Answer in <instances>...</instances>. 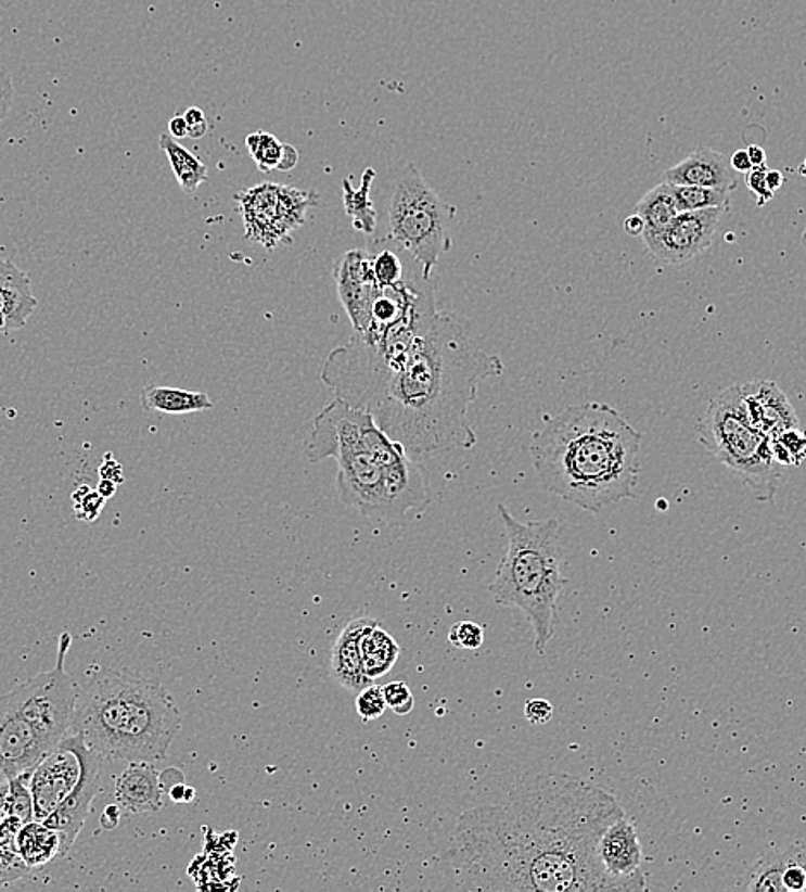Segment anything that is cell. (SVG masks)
<instances>
[{
    "label": "cell",
    "mask_w": 806,
    "mask_h": 892,
    "mask_svg": "<svg viewBox=\"0 0 806 892\" xmlns=\"http://www.w3.org/2000/svg\"><path fill=\"white\" fill-rule=\"evenodd\" d=\"M613 794L565 774H545L457 820L445 864L469 891H619L598 855L625 817Z\"/></svg>",
    "instance_id": "obj_1"
},
{
    "label": "cell",
    "mask_w": 806,
    "mask_h": 892,
    "mask_svg": "<svg viewBox=\"0 0 806 892\" xmlns=\"http://www.w3.org/2000/svg\"><path fill=\"white\" fill-rule=\"evenodd\" d=\"M503 369L500 356L475 344L463 318L438 311L369 412L412 459L471 450L477 434L469 407L481 381Z\"/></svg>",
    "instance_id": "obj_2"
},
{
    "label": "cell",
    "mask_w": 806,
    "mask_h": 892,
    "mask_svg": "<svg viewBox=\"0 0 806 892\" xmlns=\"http://www.w3.org/2000/svg\"><path fill=\"white\" fill-rule=\"evenodd\" d=\"M304 454L312 463L335 459L342 504L374 522L400 527L430 508L424 467L389 438L364 407L333 398L312 419Z\"/></svg>",
    "instance_id": "obj_3"
},
{
    "label": "cell",
    "mask_w": 806,
    "mask_h": 892,
    "mask_svg": "<svg viewBox=\"0 0 806 892\" xmlns=\"http://www.w3.org/2000/svg\"><path fill=\"white\" fill-rule=\"evenodd\" d=\"M642 434L618 410L587 402L549 418L530 443L540 484L568 504L601 512L634 498Z\"/></svg>",
    "instance_id": "obj_4"
},
{
    "label": "cell",
    "mask_w": 806,
    "mask_h": 892,
    "mask_svg": "<svg viewBox=\"0 0 806 892\" xmlns=\"http://www.w3.org/2000/svg\"><path fill=\"white\" fill-rule=\"evenodd\" d=\"M180 726L179 708L161 684L100 670L79 692L71 732L105 759L153 764L167 757Z\"/></svg>",
    "instance_id": "obj_5"
},
{
    "label": "cell",
    "mask_w": 806,
    "mask_h": 892,
    "mask_svg": "<svg viewBox=\"0 0 806 892\" xmlns=\"http://www.w3.org/2000/svg\"><path fill=\"white\" fill-rule=\"evenodd\" d=\"M498 513L507 531L508 546L489 592L500 607L516 608L534 630L539 654L554 637L558 598L566 581L561 575L563 551L556 519L520 522L503 504Z\"/></svg>",
    "instance_id": "obj_6"
},
{
    "label": "cell",
    "mask_w": 806,
    "mask_h": 892,
    "mask_svg": "<svg viewBox=\"0 0 806 892\" xmlns=\"http://www.w3.org/2000/svg\"><path fill=\"white\" fill-rule=\"evenodd\" d=\"M436 313V301H430L400 320L371 321L362 332H354L347 344L330 353L321 368V381L333 390L336 398L371 409L404 368Z\"/></svg>",
    "instance_id": "obj_7"
},
{
    "label": "cell",
    "mask_w": 806,
    "mask_h": 892,
    "mask_svg": "<svg viewBox=\"0 0 806 892\" xmlns=\"http://www.w3.org/2000/svg\"><path fill=\"white\" fill-rule=\"evenodd\" d=\"M700 442L720 463L740 475L757 500H773L782 467L773 462L769 436L745 418L740 386H729L711 402L700 428Z\"/></svg>",
    "instance_id": "obj_8"
},
{
    "label": "cell",
    "mask_w": 806,
    "mask_h": 892,
    "mask_svg": "<svg viewBox=\"0 0 806 892\" xmlns=\"http://www.w3.org/2000/svg\"><path fill=\"white\" fill-rule=\"evenodd\" d=\"M457 208L427 186L418 165L401 168L389 200L385 239L407 251L433 279L434 267L451 246L450 229Z\"/></svg>",
    "instance_id": "obj_9"
},
{
    "label": "cell",
    "mask_w": 806,
    "mask_h": 892,
    "mask_svg": "<svg viewBox=\"0 0 806 892\" xmlns=\"http://www.w3.org/2000/svg\"><path fill=\"white\" fill-rule=\"evenodd\" d=\"M247 241L273 251L292 244V233L306 221L307 209L320 205V194L292 186L263 182L235 194Z\"/></svg>",
    "instance_id": "obj_10"
},
{
    "label": "cell",
    "mask_w": 806,
    "mask_h": 892,
    "mask_svg": "<svg viewBox=\"0 0 806 892\" xmlns=\"http://www.w3.org/2000/svg\"><path fill=\"white\" fill-rule=\"evenodd\" d=\"M85 740L67 732L54 750L38 762L29 773V793L34 800V819H49L64 800L73 793L82 774Z\"/></svg>",
    "instance_id": "obj_11"
},
{
    "label": "cell",
    "mask_w": 806,
    "mask_h": 892,
    "mask_svg": "<svg viewBox=\"0 0 806 892\" xmlns=\"http://www.w3.org/2000/svg\"><path fill=\"white\" fill-rule=\"evenodd\" d=\"M57 741L21 713L8 693L0 696V785L31 773Z\"/></svg>",
    "instance_id": "obj_12"
},
{
    "label": "cell",
    "mask_w": 806,
    "mask_h": 892,
    "mask_svg": "<svg viewBox=\"0 0 806 892\" xmlns=\"http://www.w3.org/2000/svg\"><path fill=\"white\" fill-rule=\"evenodd\" d=\"M726 208L683 212L657 235L643 239L655 258L678 265L696 258L713 246L714 235Z\"/></svg>",
    "instance_id": "obj_13"
},
{
    "label": "cell",
    "mask_w": 806,
    "mask_h": 892,
    "mask_svg": "<svg viewBox=\"0 0 806 892\" xmlns=\"http://www.w3.org/2000/svg\"><path fill=\"white\" fill-rule=\"evenodd\" d=\"M333 279L354 332H362L368 327L371 307L383 291L374 277L369 251L353 250L342 254L333 265Z\"/></svg>",
    "instance_id": "obj_14"
},
{
    "label": "cell",
    "mask_w": 806,
    "mask_h": 892,
    "mask_svg": "<svg viewBox=\"0 0 806 892\" xmlns=\"http://www.w3.org/2000/svg\"><path fill=\"white\" fill-rule=\"evenodd\" d=\"M103 762H105V757L102 753L85 746L82 774L78 785L74 788L73 793L59 805L57 811L50 815L49 819L43 820V824L52 827L61 836V856H66L69 853L79 831L87 823L91 803H93L94 797L100 790V774H102Z\"/></svg>",
    "instance_id": "obj_15"
},
{
    "label": "cell",
    "mask_w": 806,
    "mask_h": 892,
    "mask_svg": "<svg viewBox=\"0 0 806 892\" xmlns=\"http://www.w3.org/2000/svg\"><path fill=\"white\" fill-rule=\"evenodd\" d=\"M599 859L619 891H645L642 870V846L627 815L607 827L598 846Z\"/></svg>",
    "instance_id": "obj_16"
},
{
    "label": "cell",
    "mask_w": 806,
    "mask_h": 892,
    "mask_svg": "<svg viewBox=\"0 0 806 892\" xmlns=\"http://www.w3.org/2000/svg\"><path fill=\"white\" fill-rule=\"evenodd\" d=\"M740 388L745 418L769 438L791 428H799V419L790 398L772 381H752Z\"/></svg>",
    "instance_id": "obj_17"
},
{
    "label": "cell",
    "mask_w": 806,
    "mask_h": 892,
    "mask_svg": "<svg viewBox=\"0 0 806 892\" xmlns=\"http://www.w3.org/2000/svg\"><path fill=\"white\" fill-rule=\"evenodd\" d=\"M749 891H806V846L772 850L750 870Z\"/></svg>",
    "instance_id": "obj_18"
},
{
    "label": "cell",
    "mask_w": 806,
    "mask_h": 892,
    "mask_svg": "<svg viewBox=\"0 0 806 892\" xmlns=\"http://www.w3.org/2000/svg\"><path fill=\"white\" fill-rule=\"evenodd\" d=\"M663 179L669 184L699 186L728 193H733L738 188L737 173L729 165L725 153L716 152L713 148H699L690 153L680 164L667 168Z\"/></svg>",
    "instance_id": "obj_19"
},
{
    "label": "cell",
    "mask_w": 806,
    "mask_h": 892,
    "mask_svg": "<svg viewBox=\"0 0 806 892\" xmlns=\"http://www.w3.org/2000/svg\"><path fill=\"white\" fill-rule=\"evenodd\" d=\"M374 625H378L376 620L369 619V616L354 619L353 622L345 625L341 637L336 639L335 646H333V678L350 692H360L362 688L374 684L373 679L366 675L362 652H360L362 635Z\"/></svg>",
    "instance_id": "obj_20"
},
{
    "label": "cell",
    "mask_w": 806,
    "mask_h": 892,
    "mask_svg": "<svg viewBox=\"0 0 806 892\" xmlns=\"http://www.w3.org/2000/svg\"><path fill=\"white\" fill-rule=\"evenodd\" d=\"M164 791L161 774L156 773L152 762H129L115 779V802L135 814L161 811Z\"/></svg>",
    "instance_id": "obj_21"
},
{
    "label": "cell",
    "mask_w": 806,
    "mask_h": 892,
    "mask_svg": "<svg viewBox=\"0 0 806 892\" xmlns=\"http://www.w3.org/2000/svg\"><path fill=\"white\" fill-rule=\"evenodd\" d=\"M37 306L28 275L9 259L0 258V333L26 327Z\"/></svg>",
    "instance_id": "obj_22"
},
{
    "label": "cell",
    "mask_w": 806,
    "mask_h": 892,
    "mask_svg": "<svg viewBox=\"0 0 806 892\" xmlns=\"http://www.w3.org/2000/svg\"><path fill=\"white\" fill-rule=\"evenodd\" d=\"M61 836L40 820H29L14 838L17 856L26 867H41L61 856Z\"/></svg>",
    "instance_id": "obj_23"
},
{
    "label": "cell",
    "mask_w": 806,
    "mask_h": 892,
    "mask_svg": "<svg viewBox=\"0 0 806 892\" xmlns=\"http://www.w3.org/2000/svg\"><path fill=\"white\" fill-rule=\"evenodd\" d=\"M141 406L148 412L180 416V413L214 409V402L203 392L170 388V386H146L141 392Z\"/></svg>",
    "instance_id": "obj_24"
},
{
    "label": "cell",
    "mask_w": 806,
    "mask_h": 892,
    "mask_svg": "<svg viewBox=\"0 0 806 892\" xmlns=\"http://www.w3.org/2000/svg\"><path fill=\"white\" fill-rule=\"evenodd\" d=\"M376 179V170L368 167L360 179V188L354 189L350 180L344 179V206L345 214L353 220V227L357 232L373 235L378 227V212L371 201V186Z\"/></svg>",
    "instance_id": "obj_25"
},
{
    "label": "cell",
    "mask_w": 806,
    "mask_h": 892,
    "mask_svg": "<svg viewBox=\"0 0 806 892\" xmlns=\"http://www.w3.org/2000/svg\"><path fill=\"white\" fill-rule=\"evenodd\" d=\"M360 652H362L366 675L374 681V679L385 676L395 666L398 654H400V646L378 623L362 635Z\"/></svg>",
    "instance_id": "obj_26"
},
{
    "label": "cell",
    "mask_w": 806,
    "mask_h": 892,
    "mask_svg": "<svg viewBox=\"0 0 806 892\" xmlns=\"http://www.w3.org/2000/svg\"><path fill=\"white\" fill-rule=\"evenodd\" d=\"M158 144L162 152L167 155L168 164L172 167L174 176L182 191L185 194L196 193L197 188L208 180V167L170 135H162Z\"/></svg>",
    "instance_id": "obj_27"
},
{
    "label": "cell",
    "mask_w": 806,
    "mask_h": 892,
    "mask_svg": "<svg viewBox=\"0 0 806 892\" xmlns=\"http://www.w3.org/2000/svg\"><path fill=\"white\" fill-rule=\"evenodd\" d=\"M642 217L645 229H643L642 238H652L657 233L663 232L673 220H675L680 212L676 208L675 197H673L671 186L669 182H661L651 189L637 205V212Z\"/></svg>",
    "instance_id": "obj_28"
},
{
    "label": "cell",
    "mask_w": 806,
    "mask_h": 892,
    "mask_svg": "<svg viewBox=\"0 0 806 892\" xmlns=\"http://www.w3.org/2000/svg\"><path fill=\"white\" fill-rule=\"evenodd\" d=\"M671 186L676 208L680 214L705 208H728L731 193L719 189L699 188V186Z\"/></svg>",
    "instance_id": "obj_29"
},
{
    "label": "cell",
    "mask_w": 806,
    "mask_h": 892,
    "mask_svg": "<svg viewBox=\"0 0 806 892\" xmlns=\"http://www.w3.org/2000/svg\"><path fill=\"white\" fill-rule=\"evenodd\" d=\"M246 148L254 164L261 173L279 170L285 143H282L277 136L267 131L253 132L246 138Z\"/></svg>",
    "instance_id": "obj_30"
},
{
    "label": "cell",
    "mask_w": 806,
    "mask_h": 892,
    "mask_svg": "<svg viewBox=\"0 0 806 892\" xmlns=\"http://www.w3.org/2000/svg\"><path fill=\"white\" fill-rule=\"evenodd\" d=\"M357 714L364 721L380 719L385 714L388 704H386L385 692L383 687L378 685H369L362 688L356 700Z\"/></svg>",
    "instance_id": "obj_31"
},
{
    "label": "cell",
    "mask_w": 806,
    "mask_h": 892,
    "mask_svg": "<svg viewBox=\"0 0 806 892\" xmlns=\"http://www.w3.org/2000/svg\"><path fill=\"white\" fill-rule=\"evenodd\" d=\"M448 640L457 649L474 651L484 643V628L474 622L455 623L450 628V634H448Z\"/></svg>",
    "instance_id": "obj_32"
},
{
    "label": "cell",
    "mask_w": 806,
    "mask_h": 892,
    "mask_svg": "<svg viewBox=\"0 0 806 892\" xmlns=\"http://www.w3.org/2000/svg\"><path fill=\"white\" fill-rule=\"evenodd\" d=\"M383 692H385L386 704L398 716H407L415 708V700H413L409 685L404 681H392L385 685Z\"/></svg>",
    "instance_id": "obj_33"
},
{
    "label": "cell",
    "mask_w": 806,
    "mask_h": 892,
    "mask_svg": "<svg viewBox=\"0 0 806 892\" xmlns=\"http://www.w3.org/2000/svg\"><path fill=\"white\" fill-rule=\"evenodd\" d=\"M773 438L779 439L781 445L786 448L788 454L791 455L793 467H799L806 460V430L802 428H791V430L782 431Z\"/></svg>",
    "instance_id": "obj_34"
},
{
    "label": "cell",
    "mask_w": 806,
    "mask_h": 892,
    "mask_svg": "<svg viewBox=\"0 0 806 892\" xmlns=\"http://www.w3.org/2000/svg\"><path fill=\"white\" fill-rule=\"evenodd\" d=\"M767 170H769L767 165H762V167H753L750 173H746L745 177L746 188H749L750 191L757 196L758 206L767 205V203H769V201L773 197L772 191L767 188Z\"/></svg>",
    "instance_id": "obj_35"
},
{
    "label": "cell",
    "mask_w": 806,
    "mask_h": 892,
    "mask_svg": "<svg viewBox=\"0 0 806 892\" xmlns=\"http://www.w3.org/2000/svg\"><path fill=\"white\" fill-rule=\"evenodd\" d=\"M105 501L107 500L97 489H91L90 493L82 496L81 500L74 504V513L82 522H93L94 519H99Z\"/></svg>",
    "instance_id": "obj_36"
},
{
    "label": "cell",
    "mask_w": 806,
    "mask_h": 892,
    "mask_svg": "<svg viewBox=\"0 0 806 892\" xmlns=\"http://www.w3.org/2000/svg\"><path fill=\"white\" fill-rule=\"evenodd\" d=\"M525 717L533 725H546L553 719L554 709L551 702L546 699H530L525 702Z\"/></svg>",
    "instance_id": "obj_37"
},
{
    "label": "cell",
    "mask_w": 806,
    "mask_h": 892,
    "mask_svg": "<svg viewBox=\"0 0 806 892\" xmlns=\"http://www.w3.org/2000/svg\"><path fill=\"white\" fill-rule=\"evenodd\" d=\"M14 102V85L11 73L0 64V124L4 123Z\"/></svg>",
    "instance_id": "obj_38"
},
{
    "label": "cell",
    "mask_w": 806,
    "mask_h": 892,
    "mask_svg": "<svg viewBox=\"0 0 806 892\" xmlns=\"http://www.w3.org/2000/svg\"><path fill=\"white\" fill-rule=\"evenodd\" d=\"M185 123H188L189 138L191 140H200L208 132V120H206L205 112L200 107H191L185 111Z\"/></svg>",
    "instance_id": "obj_39"
},
{
    "label": "cell",
    "mask_w": 806,
    "mask_h": 892,
    "mask_svg": "<svg viewBox=\"0 0 806 892\" xmlns=\"http://www.w3.org/2000/svg\"><path fill=\"white\" fill-rule=\"evenodd\" d=\"M99 472L102 480L114 481L115 484L124 483L123 466L114 459L112 454L105 455Z\"/></svg>",
    "instance_id": "obj_40"
},
{
    "label": "cell",
    "mask_w": 806,
    "mask_h": 892,
    "mask_svg": "<svg viewBox=\"0 0 806 892\" xmlns=\"http://www.w3.org/2000/svg\"><path fill=\"white\" fill-rule=\"evenodd\" d=\"M729 165L733 168L734 173L746 174L752 170L753 165L752 161H750L749 152L746 150H737L729 158Z\"/></svg>",
    "instance_id": "obj_41"
},
{
    "label": "cell",
    "mask_w": 806,
    "mask_h": 892,
    "mask_svg": "<svg viewBox=\"0 0 806 892\" xmlns=\"http://www.w3.org/2000/svg\"><path fill=\"white\" fill-rule=\"evenodd\" d=\"M168 135L172 136L174 140L189 138L188 123H185L184 115H176L174 119H170Z\"/></svg>",
    "instance_id": "obj_42"
},
{
    "label": "cell",
    "mask_w": 806,
    "mask_h": 892,
    "mask_svg": "<svg viewBox=\"0 0 806 892\" xmlns=\"http://www.w3.org/2000/svg\"><path fill=\"white\" fill-rule=\"evenodd\" d=\"M297 162H299V152H297V150H295V148L292 146V144L285 143V150H283L282 156V164H280L279 170H282V173H289V170L295 168Z\"/></svg>",
    "instance_id": "obj_43"
},
{
    "label": "cell",
    "mask_w": 806,
    "mask_h": 892,
    "mask_svg": "<svg viewBox=\"0 0 806 892\" xmlns=\"http://www.w3.org/2000/svg\"><path fill=\"white\" fill-rule=\"evenodd\" d=\"M170 797H172L174 802H191L194 799V790L188 788L184 785V781L176 782V785L168 790Z\"/></svg>",
    "instance_id": "obj_44"
},
{
    "label": "cell",
    "mask_w": 806,
    "mask_h": 892,
    "mask_svg": "<svg viewBox=\"0 0 806 892\" xmlns=\"http://www.w3.org/2000/svg\"><path fill=\"white\" fill-rule=\"evenodd\" d=\"M643 229H645V224H643L642 217L639 214H634L631 217H628L627 220L623 221V230L631 235V238H637V235H642Z\"/></svg>",
    "instance_id": "obj_45"
},
{
    "label": "cell",
    "mask_w": 806,
    "mask_h": 892,
    "mask_svg": "<svg viewBox=\"0 0 806 892\" xmlns=\"http://www.w3.org/2000/svg\"><path fill=\"white\" fill-rule=\"evenodd\" d=\"M119 806H107V808H105V812H103L102 824L103 827H105V829H114V827L117 826V824H119Z\"/></svg>",
    "instance_id": "obj_46"
},
{
    "label": "cell",
    "mask_w": 806,
    "mask_h": 892,
    "mask_svg": "<svg viewBox=\"0 0 806 892\" xmlns=\"http://www.w3.org/2000/svg\"><path fill=\"white\" fill-rule=\"evenodd\" d=\"M746 152H749L753 167H762V165L767 164L766 152H764V148L758 146V144H752V146L746 148Z\"/></svg>",
    "instance_id": "obj_47"
},
{
    "label": "cell",
    "mask_w": 806,
    "mask_h": 892,
    "mask_svg": "<svg viewBox=\"0 0 806 892\" xmlns=\"http://www.w3.org/2000/svg\"><path fill=\"white\" fill-rule=\"evenodd\" d=\"M766 180L767 188H769L773 194L778 193L779 189L784 184V176H782V173H779V170H767Z\"/></svg>",
    "instance_id": "obj_48"
},
{
    "label": "cell",
    "mask_w": 806,
    "mask_h": 892,
    "mask_svg": "<svg viewBox=\"0 0 806 892\" xmlns=\"http://www.w3.org/2000/svg\"><path fill=\"white\" fill-rule=\"evenodd\" d=\"M117 486H119V484H115L114 481L102 480L99 486H97V492H99L105 500H108V498H112V496L117 493Z\"/></svg>",
    "instance_id": "obj_49"
},
{
    "label": "cell",
    "mask_w": 806,
    "mask_h": 892,
    "mask_svg": "<svg viewBox=\"0 0 806 892\" xmlns=\"http://www.w3.org/2000/svg\"><path fill=\"white\" fill-rule=\"evenodd\" d=\"M798 174L799 176L806 177V161L803 162L802 165H799Z\"/></svg>",
    "instance_id": "obj_50"
},
{
    "label": "cell",
    "mask_w": 806,
    "mask_h": 892,
    "mask_svg": "<svg viewBox=\"0 0 806 892\" xmlns=\"http://www.w3.org/2000/svg\"><path fill=\"white\" fill-rule=\"evenodd\" d=\"M803 247H805V253H806V229H805V232H803Z\"/></svg>",
    "instance_id": "obj_51"
}]
</instances>
